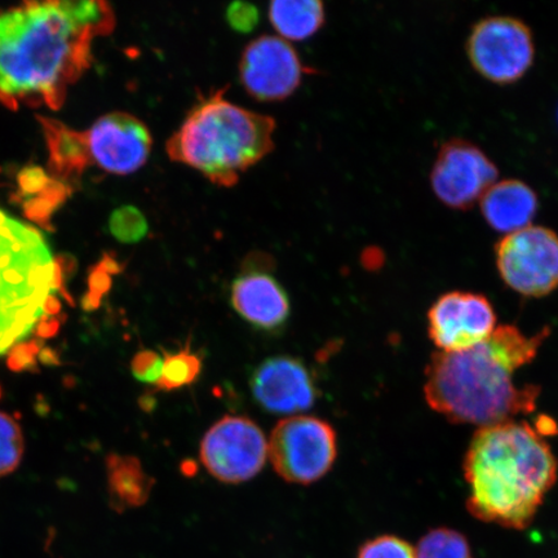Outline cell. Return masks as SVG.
<instances>
[{"label": "cell", "instance_id": "obj_20", "mask_svg": "<svg viewBox=\"0 0 558 558\" xmlns=\"http://www.w3.org/2000/svg\"><path fill=\"white\" fill-rule=\"evenodd\" d=\"M202 367V359L198 353L192 351L191 345L179 352H165L162 376L156 387L165 392L190 387L198 380Z\"/></svg>", "mask_w": 558, "mask_h": 558}, {"label": "cell", "instance_id": "obj_27", "mask_svg": "<svg viewBox=\"0 0 558 558\" xmlns=\"http://www.w3.org/2000/svg\"><path fill=\"white\" fill-rule=\"evenodd\" d=\"M131 369L137 380L157 386L162 376L163 359L155 351H142L132 360Z\"/></svg>", "mask_w": 558, "mask_h": 558}, {"label": "cell", "instance_id": "obj_31", "mask_svg": "<svg viewBox=\"0 0 558 558\" xmlns=\"http://www.w3.org/2000/svg\"><path fill=\"white\" fill-rule=\"evenodd\" d=\"M62 312V304L60 299L56 294H51L46 299L44 305V313L46 316L50 317H60Z\"/></svg>", "mask_w": 558, "mask_h": 558}, {"label": "cell", "instance_id": "obj_19", "mask_svg": "<svg viewBox=\"0 0 558 558\" xmlns=\"http://www.w3.org/2000/svg\"><path fill=\"white\" fill-rule=\"evenodd\" d=\"M44 122L53 170L65 178L75 171L81 172L83 167L89 163L83 134L70 131L53 121L44 120Z\"/></svg>", "mask_w": 558, "mask_h": 558}, {"label": "cell", "instance_id": "obj_1", "mask_svg": "<svg viewBox=\"0 0 558 558\" xmlns=\"http://www.w3.org/2000/svg\"><path fill=\"white\" fill-rule=\"evenodd\" d=\"M111 27L110 7L93 0L25 3L0 13V101L59 108L88 66L94 38Z\"/></svg>", "mask_w": 558, "mask_h": 558}, {"label": "cell", "instance_id": "obj_25", "mask_svg": "<svg viewBox=\"0 0 558 558\" xmlns=\"http://www.w3.org/2000/svg\"><path fill=\"white\" fill-rule=\"evenodd\" d=\"M45 347V340L41 339L19 341L10 348L7 366L13 373H38V357Z\"/></svg>", "mask_w": 558, "mask_h": 558}, {"label": "cell", "instance_id": "obj_22", "mask_svg": "<svg viewBox=\"0 0 558 558\" xmlns=\"http://www.w3.org/2000/svg\"><path fill=\"white\" fill-rule=\"evenodd\" d=\"M23 456V432L10 415L0 413V477L15 471Z\"/></svg>", "mask_w": 558, "mask_h": 558}, {"label": "cell", "instance_id": "obj_32", "mask_svg": "<svg viewBox=\"0 0 558 558\" xmlns=\"http://www.w3.org/2000/svg\"><path fill=\"white\" fill-rule=\"evenodd\" d=\"M39 362L45 366H59L61 365L60 354L52 348L45 347L39 353Z\"/></svg>", "mask_w": 558, "mask_h": 558}, {"label": "cell", "instance_id": "obj_29", "mask_svg": "<svg viewBox=\"0 0 558 558\" xmlns=\"http://www.w3.org/2000/svg\"><path fill=\"white\" fill-rule=\"evenodd\" d=\"M88 286H89V294H93L99 299H101L104 295H107L110 288H111V278L110 275L105 271L100 265H97L90 271L89 278H88Z\"/></svg>", "mask_w": 558, "mask_h": 558}, {"label": "cell", "instance_id": "obj_33", "mask_svg": "<svg viewBox=\"0 0 558 558\" xmlns=\"http://www.w3.org/2000/svg\"><path fill=\"white\" fill-rule=\"evenodd\" d=\"M100 305H101V299H99L93 294H89V292H87V294L85 296H83V299H82L83 311L93 312V311H96L97 308H99Z\"/></svg>", "mask_w": 558, "mask_h": 558}, {"label": "cell", "instance_id": "obj_23", "mask_svg": "<svg viewBox=\"0 0 558 558\" xmlns=\"http://www.w3.org/2000/svg\"><path fill=\"white\" fill-rule=\"evenodd\" d=\"M109 228L114 239L123 243H136L148 233V222L136 207L125 206L111 215Z\"/></svg>", "mask_w": 558, "mask_h": 558}, {"label": "cell", "instance_id": "obj_6", "mask_svg": "<svg viewBox=\"0 0 558 558\" xmlns=\"http://www.w3.org/2000/svg\"><path fill=\"white\" fill-rule=\"evenodd\" d=\"M268 457L279 477L291 484L310 485L332 469L338 457L337 434L319 417H286L271 432Z\"/></svg>", "mask_w": 558, "mask_h": 558}, {"label": "cell", "instance_id": "obj_34", "mask_svg": "<svg viewBox=\"0 0 558 558\" xmlns=\"http://www.w3.org/2000/svg\"><path fill=\"white\" fill-rule=\"evenodd\" d=\"M99 265L110 276L118 275L122 270L121 265L117 260L111 259V257H105Z\"/></svg>", "mask_w": 558, "mask_h": 558}, {"label": "cell", "instance_id": "obj_8", "mask_svg": "<svg viewBox=\"0 0 558 558\" xmlns=\"http://www.w3.org/2000/svg\"><path fill=\"white\" fill-rule=\"evenodd\" d=\"M501 279L523 296L543 298L558 288V234L529 226L506 234L495 246Z\"/></svg>", "mask_w": 558, "mask_h": 558}, {"label": "cell", "instance_id": "obj_17", "mask_svg": "<svg viewBox=\"0 0 558 558\" xmlns=\"http://www.w3.org/2000/svg\"><path fill=\"white\" fill-rule=\"evenodd\" d=\"M110 498L116 509L138 508L148 501L155 480L136 457L110 453L107 458Z\"/></svg>", "mask_w": 558, "mask_h": 558}, {"label": "cell", "instance_id": "obj_5", "mask_svg": "<svg viewBox=\"0 0 558 558\" xmlns=\"http://www.w3.org/2000/svg\"><path fill=\"white\" fill-rule=\"evenodd\" d=\"M54 260L39 230L0 209V353L17 344L56 294Z\"/></svg>", "mask_w": 558, "mask_h": 558}, {"label": "cell", "instance_id": "obj_13", "mask_svg": "<svg viewBox=\"0 0 558 558\" xmlns=\"http://www.w3.org/2000/svg\"><path fill=\"white\" fill-rule=\"evenodd\" d=\"M83 137L89 163L122 177L148 162L153 145L145 123L125 113L101 117Z\"/></svg>", "mask_w": 558, "mask_h": 558}, {"label": "cell", "instance_id": "obj_26", "mask_svg": "<svg viewBox=\"0 0 558 558\" xmlns=\"http://www.w3.org/2000/svg\"><path fill=\"white\" fill-rule=\"evenodd\" d=\"M227 23L236 33L248 34L260 24L257 7L247 2H234L226 11Z\"/></svg>", "mask_w": 558, "mask_h": 558}, {"label": "cell", "instance_id": "obj_30", "mask_svg": "<svg viewBox=\"0 0 558 558\" xmlns=\"http://www.w3.org/2000/svg\"><path fill=\"white\" fill-rule=\"evenodd\" d=\"M62 325V316L60 317H50L41 316L34 327V333L37 339L46 340L52 339L56 335L59 333Z\"/></svg>", "mask_w": 558, "mask_h": 558}, {"label": "cell", "instance_id": "obj_9", "mask_svg": "<svg viewBox=\"0 0 558 558\" xmlns=\"http://www.w3.org/2000/svg\"><path fill=\"white\" fill-rule=\"evenodd\" d=\"M201 462L225 484H242L264 469L268 441L256 423L244 416H225L201 442Z\"/></svg>", "mask_w": 558, "mask_h": 558}, {"label": "cell", "instance_id": "obj_11", "mask_svg": "<svg viewBox=\"0 0 558 558\" xmlns=\"http://www.w3.org/2000/svg\"><path fill=\"white\" fill-rule=\"evenodd\" d=\"M498 177L497 165L483 149L466 140L451 138L437 153L430 185L445 206L469 209Z\"/></svg>", "mask_w": 558, "mask_h": 558}, {"label": "cell", "instance_id": "obj_35", "mask_svg": "<svg viewBox=\"0 0 558 558\" xmlns=\"http://www.w3.org/2000/svg\"><path fill=\"white\" fill-rule=\"evenodd\" d=\"M0 399H2V390H0Z\"/></svg>", "mask_w": 558, "mask_h": 558}, {"label": "cell", "instance_id": "obj_21", "mask_svg": "<svg viewBox=\"0 0 558 558\" xmlns=\"http://www.w3.org/2000/svg\"><path fill=\"white\" fill-rule=\"evenodd\" d=\"M416 558H473L469 539L449 527L430 530L418 541Z\"/></svg>", "mask_w": 558, "mask_h": 558}, {"label": "cell", "instance_id": "obj_18", "mask_svg": "<svg viewBox=\"0 0 558 558\" xmlns=\"http://www.w3.org/2000/svg\"><path fill=\"white\" fill-rule=\"evenodd\" d=\"M268 16L279 37L292 41L310 39L326 21L325 4L319 0H275Z\"/></svg>", "mask_w": 558, "mask_h": 558}, {"label": "cell", "instance_id": "obj_24", "mask_svg": "<svg viewBox=\"0 0 558 558\" xmlns=\"http://www.w3.org/2000/svg\"><path fill=\"white\" fill-rule=\"evenodd\" d=\"M357 558H416L415 548L400 536L380 535L362 544Z\"/></svg>", "mask_w": 558, "mask_h": 558}, {"label": "cell", "instance_id": "obj_4", "mask_svg": "<svg viewBox=\"0 0 558 558\" xmlns=\"http://www.w3.org/2000/svg\"><path fill=\"white\" fill-rule=\"evenodd\" d=\"M227 87L198 94L167 142V155L216 186L232 187L276 148V121L226 99Z\"/></svg>", "mask_w": 558, "mask_h": 558}, {"label": "cell", "instance_id": "obj_12", "mask_svg": "<svg viewBox=\"0 0 558 558\" xmlns=\"http://www.w3.org/2000/svg\"><path fill=\"white\" fill-rule=\"evenodd\" d=\"M497 316L488 299L474 292L451 291L428 312L429 338L439 352L469 351L492 337Z\"/></svg>", "mask_w": 558, "mask_h": 558}, {"label": "cell", "instance_id": "obj_15", "mask_svg": "<svg viewBox=\"0 0 558 558\" xmlns=\"http://www.w3.org/2000/svg\"><path fill=\"white\" fill-rule=\"evenodd\" d=\"M250 259L230 286V304L239 316L255 329L274 332L288 324L290 300L282 284L269 274L263 263Z\"/></svg>", "mask_w": 558, "mask_h": 558}, {"label": "cell", "instance_id": "obj_28", "mask_svg": "<svg viewBox=\"0 0 558 558\" xmlns=\"http://www.w3.org/2000/svg\"><path fill=\"white\" fill-rule=\"evenodd\" d=\"M51 180L39 167H31L20 173V190L25 195L39 194L46 190Z\"/></svg>", "mask_w": 558, "mask_h": 558}, {"label": "cell", "instance_id": "obj_14", "mask_svg": "<svg viewBox=\"0 0 558 558\" xmlns=\"http://www.w3.org/2000/svg\"><path fill=\"white\" fill-rule=\"evenodd\" d=\"M250 387L256 402L270 414L304 413L317 400L310 369L289 355L263 361L251 375Z\"/></svg>", "mask_w": 558, "mask_h": 558}, {"label": "cell", "instance_id": "obj_7", "mask_svg": "<svg viewBox=\"0 0 558 558\" xmlns=\"http://www.w3.org/2000/svg\"><path fill=\"white\" fill-rule=\"evenodd\" d=\"M466 56L485 80L497 85H512L533 65V33L515 17H485L472 27L466 39Z\"/></svg>", "mask_w": 558, "mask_h": 558}, {"label": "cell", "instance_id": "obj_2", "mask_svg": "<svg viewBox=\"0 0 558 558\" xmlns=\"http://www.w3.org/2000/svg\"><path fill=\"white\" fill-rule=\"evenodd\" d=\"M548 335L546 327L527 338L518 327L504 325L469 351L432 354L425 369V401L448 421L480 428L533 413L541 388L519 387L513 374L536 357Z\"/></svg>", "mask_w": 558, "mask_h": 558}, {"label": "cell", "instance_id": "obj_10", "mask_svg": "<svg viewBox=\"0 0 558 558\" xmlns=\"http://www.w3.org/2000/svg\"><path fill=\"white\" fill-rule=\"evenodd\" d=\"M239 70L242 87L262 102L289 99L312 72L295 48L276 35H262L244 47Z\"/></svg>", "mask_w": 558, "mask_h": 558}, {"label": "cell", "instance_id": "obj_3", "mask_svg": "<svg viewBox=\"0 0 558 558\" xmlns=\"http://www.w3.org/2000/svg\"><path fill=\"white\" fill-rule=\"evenodd\" d=\"M558 464L541 432L527 423L480 428L464 459L474 519L506 529L530 526L557 481Z\"/></svg>", "mask_w": 558, "mask_h": 558}, {"label": "cell", "instance_id": "obj_16", "mask_svg": "<svg viewBox=\"0 0 558 558\" xmlns=\"http://www.w3.org/2000/svg\"><path fill=\"white\" fill-rule=\"evenodd\" d=\"M481 213L488 227L511 234L532 226L539 208L538 195L521 180L497 181L480 199Z\"/></svg>", "mask_w": 558, "mask_h": 558}]
</instances>
